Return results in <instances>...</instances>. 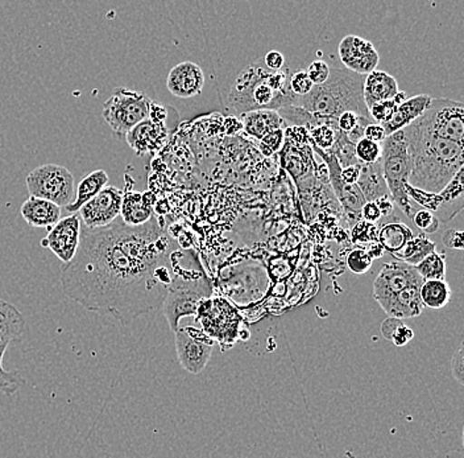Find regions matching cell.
<instances>
[{
  "label": "cell",
  "mask_w": 464,
  "mask_h": 458,
  "mask_svg": "<svg viewBox=\"0 0 464 458\" xmlns=\"http://www.w3.org/2000/svg\"><path fill=\"white\" fill-rule=\"evenodd\" d=\"M414 333L411 327L406 326L405 324L397 327L396 332H394L393 337H392V342H393L396 346H405L408 342L413 340Z\"/></svg>",
  "instance_id": "681fc988"
},
{
  "label": "cell",
  "mask_w": 464,
  "mask_h": 458,
  "mask_svg": "<svg viewBox=\"0 0 464 458\" xmlns=\"http://www.w3.org/2000/svg\"><path fill=\"white\" fill-rule=\"evenodd\" d=\"M338 56L344 69L364 77L375 72L380 63L379 52L372 43L355 34H347L341 40Z\"/></svg>",
  "instance_id": "ac0fdd59"
},
{
  "label": "cell",
  "mask_w": 464,
  "mask_h": 458,
  "mask_svg": "<svg viewBox=\"0 0 464 458\" xmlns=\"http://www.w3.org/2000/svg\"><path fill=\"white\" fill-rule=\"evenodd\" d=\"M165 118L167 109L153 103L150 117L130 130L126 136V141L138 155L155 152L165 143L168 138Z\"/></svg>",
  "instance_id": "5bb4252c"
},
{
  "label": "cell",
  "mask_w": 464,
  "mask_h": 458,
  "mask_svg": "<svg viewBox=\"0 0 464 458\" xmlns=\"http://www.w3.org/2000/svg\"><path fill=\"white\" fill-rule=\"evenodd\" d=\"M443 245L451 250L462 251L464 248L463 231L449 229L442 236Z\"/></svg>",
  "instance_id": "ee69618b"
},
{
  "label": "cell",
  "mask_w": 464,
  "mask_h": 458,
  "mask_svg": "<svg viewBox=\"0 0 464 458\" xmlns=\"http://www.w3.org/2000/svg\"><path fill=\"white\" fill-rule=\"evenodd\" d=\"M297 97L289 89V72H271L263 59L243 69L232 85L228 101L240 114L256 110H278L295 104Z\"/></svg>",
  "instance_id": "3957f363"
},
{
  "label": "cell",
  "mask_w": 464,
  "mask_h": 458,
  "mask_svg": "<svg viewBox=\"0 0 464 458\" xmlns=\"http://www.w3.org/2000/svg\"><path fill=\"white\" fill-rule=\"evenodd\" d=\"M361 164V163H359ZM359 164L351 165V167L342 168L341 178L347 185H356L361 176V168Z\"/></svg>",
  "instance_id": "f907efd6"
},
{
  "label": "cell",
  "mask_w": 464,
  "mask_h": 458,
  "mask_svg": "<svg viewBox=\"0 0 464 458\" xmlns=\"http://www.w3.org/2000/svg\"><path fill=\"white\" fill-rule=\"evenodd\" d=\"M179 250L156 216L141 226L121 217L106 228L81 226L80 246L61 268V286L87 311L130 326L164 303Z\"/></svg>",
  "instance_id": "6da1fadb"
},
{
  "label": "cell",
  "mask_w": 464,
  "mask_h": 458,
  "mask_svg": "<svg viewBox=\"0 0 464 458\" xmlns=\"http://www.w3.org/2000/svg\"><path fill=\"white\" fill-rule=\"evenodd\" d=\"M361 217L362 221L370 223H376L382 219V211L375 201L365 202L364 207L362 208Z\"/></svg>",
  "instance_id": "7dc6e473"
},
{
  "label": "cell",
  "mask_w": 464,
  "mask_h": 458,
  "mask_svg": "<svg viewBox=\"0 0 464 458\" xmlns=\"http://www.w3.org/2000/svg\"><path fill=\"white\" fill-rule=\"evenodd\" d=\"M373 259L364 248H356L347 255V267L355 275H364L372 267Z\"/></svg>",
  "instance_id": "d590c367"
},
{
  "label": "cell",
  "mask_w": 464,
  "mask_h": 458,
  "mask_svg": "<svg viewBox=\"0 0 464 458\" xmlns=\"http://www.w3.org/2000/svg\"><path fill=\"white\" fill-rule=\"evenodd\" d=\"M153 214V197L150 192L124 193L121 219L129 226H141L150 221Z\"/></svg>",
  "instance_id": "cb8c5ba5"
},
{
  "label": "cell",
  "mask_w": 464,
  "mask_h": 458,
  "mask_svg": "<svg viewBox=\"0 0 464 458\" xmlns=\"http://www.w3.org/2000/svg\"><path fill=\"white\" fill-rule=\"evenodd\" d=\"M382 179L394 205L401 209L409 219H413L417 209L409 200L405 185L409 182L411 172V161L404 132L392 133L382 143Z\"/></svg>",
  "instance_id": "5b68a950"
},
{
  "label": "cell",
  "mask_w": 464,
  "mask_h": 458,
  "mask_svg": "<svg viewBox=\"0 0 464 458\" xmlns=\"http://www.w3.org/2000/svg\"><path fill=\"white\" fill-rule=\"evenodd\" d=\"M312 148L315 153H318L324 159V163L329 168L330 184H332L334 193H335L336 199H338L339 204H341L342 209L346 213L348 221H351L350 226L353 228L356 222L361 221L359 219H361L362 208L367 202L364 196H362L358 185H347L342 180L341 164H339L338 159L335 158L332 151L324 152V151L319 150L313 143Z\"/></svg>",
  "instance_id": "4fadbf2b"
},
{
  "label": "cell",
  "mask_w": 464,
  "mask_h": 458,
  "mask_svg": "<svg viewBox=\"0 0 464 458\" xmlns=\"http://www.w3.org/2000/svg\"><path fill=\"white\" fill-rule=\"evenodd\" d=\"M423 281L426 280H445L446 277V257L440 252L434 251L428 255L422 262L416 266Z\"/></svg>",
  "instance_id": "d6a6232c"
},
{
  "label": "cell",
  "mask_w": 464,
  "mask_h": 458,
  "mask_svg": "<svg viewBox=\"0 0 464 458\" xmlns=\"http://www.w3.org/2000/svg\"><path fill=\"white\" fill-rule=\"evenodd\" d=\"M277 114L283 121L288 122L289 124L295 127H306V129L313 130L315 127L322 126V124H329V126L338 127L335 119H324L315 117V115L310 114L309 112L304 110L303 107L290 106L283 107L278 110Z\"/></svg>",
  "instance_id": "1f68e13d"
},
{
  "label": "cell",
  "mask_w": 464,
  "mask_h": 458,
  "mask_svg": "<svg viewBox=\"0 0 464 458\" xmlns=\"http://www.w3.org/2000/svg\"><path fill=\"white\" fill-rule=\"evenodd\" d=\"M434 251L435 243L433 240L429 239L425 234H420V236L409 240L402 250L393 254V258H396L400 262L406 263V265L416 267L428 255L433 254Z\"/></svg>",
  "instance_id": "4dcf8cb0"
},
{
  "label": "cell",
  "mask_w": 464,
  "mask_h": 458,
  "mask_svg": "<svg viewBox=\"0 0 464 458\" xmlns=\"http://www.w3.org/2000/svg\"><path fill=\"white\" fill-rule=\"evenodd\" d=\"M396 107L397 104L394 103L393 100L384 101V102L375 103L368 107V114L375 123L384 126L385 123L391 121L392 115L396 112Z\"/></svg>",
  "instance_id": "8d00e7d4"
},
{
  "label": "cell",
  "mask_w": 464,
  "mask_h": 458,
  "mask_svg": "<svg viewBox=\"0 0 464 458\" xmlns=\"http://www.w3.org/2000/svg\"><path fill=\"white\" fill-rule=\"evenodd\" d=\"M177 356L188 373L201 374L213 355L214 341L202 330L193 326L179 327L174 332Z\"/></svg>",
  "instance_id": "7c38bea8"
},
{
  "label": "cell",
  "mask_w": 464,
  "mask_h": 458,
  "mask_svg": "<svg viewBox=\"0 0 464 458\" xmlns=\"http://www.w3.org/2000/svg\"><path fill=\"white\" fill-rule=\"evenodd\" d=\"M283 119L274 110H256L242 114V127L251 138L261 141L268 133L281 129Z\"/></svg>",
  "instance_id": "484cf974"
},
{
  "label": "cell",
  "mask_w": 464,
  "mask_h": 458,
  "mask_svg": "<svg viewBox=\"0 0 464 458\" xmlns=\"http://www.w3.org/2000/svg\"><path fill=\"white\" fill-rule=\"evenodd\" d=\"M355 156L359 163L376 164L382 161V144L362 138L355 144Z\"/></svg>",
  "instance_id": "e575fe53"
},
{
  "label": "cell",
  "mask_w": 464,
  "mask_h": 458,
  "mask_svg": "<svg viewBox=\"0 0 464 458\" xmlns=\"http://www.w3.org/2000/svg\"><path fill=\"white\" fill-rule=\"evenodd\" d=\"M284 144V130H276V132L268 133V135L264 136L261 139V147H263V151H266L268 155L276 152V151L280 150Z\"/></svg>",
  "instance_id": "b9f144b4"
},
{
  "label": "cell",
  "mask_w": 464,
  "mask_h": 458,
  "mask_svg": "<svg viewBox=\"0 0 464 458\" xmlns=\"http://www.w3.org/2000/svg\"><path fill=\"white\" fill-rule=\"evenodd\" d=\"M402 324L404 323H402V320H399V318L388 317L382 326V333L385 340L391 341L397 327L402 326Z\"/></svg>",
  "instance_id": "816d5d0a"
},
{
  "label": "cell",
  "mask_w": 464,
  "mask_h": 458,
  "mask_svg": "<svg viewBox=\"0 0 464 458\" xmlns=\"http://www.w3.org/2000/svg\"><path fill=\"white\" fill-rule=\"evenodd\" d=\"M413 239V230L402 222H388L379 229V243L382 250L393 255Z\"/></svg>",
  "instance_id": "83f0119b"
},
{
  "label": "cell",
  "mask_w": 464,
  "mask_h": 458,
  "mask_svg": "<svg viewBox=\"0 0 464 458\" xmlns=\"http://www.w3.org/2000/svg\"><path fill=\"white\" fill-rule=\"evenodd\" d=\"M399 83L396 78L387 72L376 71L365 75L364 85H362V95H364L365 106L391 101L399 94Z\"/></svg>",
  "instance_id": "7402d4cb"
},
{
  "label": "cell",
  "mask_w": 464,
  "mask_h": 458,
  "mask_svg": "<svg viewBox=\"0 0 464 458\" xmlns=\"http://www.w3.org/2000/svg\"><path fill=\"white\" fill-rule=\"evenodd\" d=\"M451 288L446 280H426L420 288L423 307L430 309H442L451 300Z\"/></svg>",
  "instance_id": "f546056e"
},
{
  "label": "cell",
  "mask_w": 464,
  "mask_h": 458,
  "mask_svg": "<svg viewBox=\"0 0 464 458\" xmlns=\"http://www.w3.org/2000/svg\"><path fill=\"white\" fill-rule=\"evenodd\" d=\"M431 102V97L428 94L414 95L406 98V101L396 107V112L392 115L391 121L382 126L387 136L392 133L401 132L409 124L413 123L428 110Z\"/></svg>",
  "instance_id": "44dd1931"
},
{
  "label": "cell",
  "mask_w": 464,
  "mask_h": 458,
  "mask_svg": "<svg viewBox=\"0 0 464 458\" xmlns=\"http://www.w3.org/2000/svg\"><path fill=\"white\" fill-rule=\"evenodd\" d=\"M364 138L368 139V141H375V143L382 144V141H385V138H387V133H385L382 126L372 122V123L365 127Z\"/></svg>",
  "instance_id": "c3c4849f"
},
{
  "label": "cell",
  "mask_w": 464,
  "mask_h": 458,
  "mask_svg": "<svg viewBox=\"0 0 464 458\" xmlns=\"http://www.w3.org/2000/svg\"><path fill=\"white\" fill-rule=\"evenodd\" d=\"M420 286L408 287L404 291L399 292L379 306L387 313L388 317L399 318V320L417 317L425 308L420 301Z\"/></svg>",
  "instance_id": "ffe728a7"
},
{
  "label": "cell",
  "mask_w": 464,
  "mask_h": 458,
  "mask_svg": "<svg viewBox=\"0 0 464 458\" xmlns=\"http://www.w3.org/2000/svg\"><path fill=\"white\" fill-rule=\"evenodd\" d=\"M109 180L106 171H92V173L81 180L77 190H75L74 199H72L71 204L66 205L65 210L69 214H77L83 205L87 204L90 200L94 199L104 188L109 187Z\"/></svg>",
  "instance_id": "d4e9b609"
},
{
  "label": "cell",
  "mask_w": 464,
  "mask_h": 458,
  "mask_svg": "<svg viewBox=\"0 0 464 458\" xmlns=\"http://www.w3.org/2000/svg\"><path fill=\"white\" fill-rule=\"evenodd\" d=\"M264 65L268 71L278 72L285 66V57L277 51H271L263 57Z\"/></svg>",
  "instance_id": "f6af8a7d"
},
{
  "label": "cell",
  "mask_w": 464,
  "mask_h": 458,
  "mask_svg": "<svg viewBox=\"0 0 464 458\" xmlns=\"http://www.w3.org/2000/svg\"><path fill=\"white\" fill-rule=\"evenodd\" d=\"M463 344H460V346L458 347L457 353H455L454 356H452L451 367L452 374H454L457 381L459 382L460 385H463L464 379V356H463Z\"/></svg>",
  "instance_id": "bcb514c9"
},
{
  "label": "cell",
  "mask_w": 464,
  "mask_h": 458,
  "mask_svg": "<svg viewBox=\"0 0 464 458\" xmlns=\"http://www.w3.org/2000/svg\"><path fill=\"white\" fill-rule=\"evenodd\" d=\"M27 321L22 312L8 301L0 298V393L14 395L23 385V378L17 371H8L3 366L5 352L14 340L22 337Z\"/></svg>",
  "instance_id": "8fae6325"
},
{
  "label": "cell",
  "mask_w": 464,
  "mask_h": 458,
  "mask_svg": "<svg viewBox=\"0 0 464 458\" xmlns=\"http://www.w3.org/2000/svg\"><path fill=\"white\" fill-rule=\"evenodd\" d=\"M205 86V73L201 66L185 61L174 66L167 78V88L177 98H193L202 93Z\"/></svg>",
  "instance_id": "d6986e66"
},
{
  "label": "cell",
  "mask_w": 464,
  "mask_h": 458,
  "mask_svg": "<svg viewBox=\"0 0 464 458\" xmlns=\"http://www.w3.org/2000/svg\"><path fill=\"white\" fill-rule=\"evenodd\" d=\"M361 115L355 114L353 112H343L338 119H336V124H338V130L344 135H348L359 126L361 123Z\"/></svg>",
  "instance_id": "7bdbcfd3"
},
{
  "label": "cell",
  "mask_w": 464,
  "mask_h": 458,
  "mask_svg": "<svg viewBox=\"0 0 464 458\" xmlns=\"http://www.w3.org/2000/svg\"><path fill=\"white\" fill-rule=\"evenodd\" d=\"M202 332L228 349L239 337L240 316L226 298L210 297L199 306L196 316Z\"/></svg>",
  "instance_id": "9c48e42d"
},
{
  "label": "cell",
  "mask_w": 464,
  "mask_h": 458,
  "mask_svg": "<svg viewBox=\"0 0 464 458\" xmlns=\"http://www.w3.org/2000/svg\"><path fill=\"white\" fill-rule=\"evenodd\" d=\"M364 75L347 69L333 68L330 77L322 85L314 86L309 94L297 98L295 106L303 107L315 117L338 119L343 112H353L371 118L362 95Z\"/></svg>",
  "instance_id": "277c9868"
},
{
  "label": "cell",
  "mask_w": 464,
  "mask_h": 458,
  "mask_svg": "<svg viewBox=\"0 0 464 458\" xmlns=\"http://www.w3.org/2000/svg\"><path fill=\"white\" fill-rule=\"evenodd\" d=\"M153 103L144 92L116 88L102 107V117L119 141H126L130 130L150 117Z\"/></svg>",
  "instance_id": "8992f818"
},
{
  "label": "cell",
  "mask_w": 464,
  "mask_h": 458,
  "mask_svg": "<svg viewBox=\"0 0 464 458\" xmlns=\"http://www.w3.org/2000/svg\"><path fill=\"white\" fill-rule=\"evenodd\" d=\"M285 167L295 181H300V179L307 175V171H309L304 156L295 150H290L288 155H286Z\"/></svg>",
  "instance_id": "f35d334b"
},
{
  "label": "cell",
  "mask_w": 464,
  "mask_h": 458,
  "mask_svg": "<svg viewBox=\"0 0 464 458\" xmlns=\"http://www.w3.org/2000/svg\"><path fill=\"white\" fill-rule=\"evenodd\" d=\"M405 190L411 202L414 201V204L419 205L423 210L430 211L440 222H450L463 210V170H460L440 193H426L409 184L405 185Z\"/></svg>",
  "instance_id": "30bf717a"
},
{
  "label": "cell",
  "mask_w": 464,
  "mask_h": 458,
  "mask_svg": "<svg viewBox=\"0 0 464 458\" xmlns=\"http://www.w3.org/2000/svg\"><path fill=\"white\" fill-rule=\"evenodd\" d=\"M313 88H314V85H313L312 81L307 77L306 72L298 71L290 75L289 89L295 97H304V95L312 92Z\"/></svg>",
  "instance_id": "74e56055"
},
{
  "label": "cell",
  "mask_w": 464,
  "mask_h": 458,
  "mask_svg": "<svg viewBox=\"0 0 464 458\" xmlns=\"http://www.w3.org/2000/svg\"><path fill=\"white\" fill-rule=\"evenodd\" d=\"M361 168V176H359L358 187L364 196L365 201H376L382 197H390L387 185L382 179V165L376 164H359Z\"/></svg>",
  "instance_id": "4316f807"
},
{
  "label": "cell",
  "mask_w": 464,
  "mask_h": 458,
  "mask_svg": "<svg viewBox=\"0 0 464 458\" xmlns=\"http://www.w3.org/2000/svg\"><path fill=\"white\" fill-rule=\"evenodd\" d=\"M409 126L423 135L463 144V103L449 98H431L428 110Z\"/></svg>",
  "instance_id": "52a82bcc"
},
{
  "label": "cell",
  "mask_w": 464,
  "mask_h": 458,
  "mask_svg": "<svg viewBox=\"0 0 464 458\" xmlns=\"http://www.w3.org/2000/svg\"><path fill=\"white\" fill-rule=\"evenodd\" d=\"M81 222L78 214H69L49 229L48 236L42 240L43 248H49L63 263L68 265L77 254L81 239Z\"/></svg>",
  "instance_id": "e0dca14e"
},
{
  "label": "cell",
  "mask_w": 464,
  "mask_h": 458,
  "mask_svg": "<svg viewBox=\"0 0 464 458\" xmlns=\"http://www.w3.org/2000/svg\"><path fill=\"white\" fill-rule=\"evenodd\" d=\"M23 219L32 228L51 229L61 219V208L46 200L28 197L20 209Z\"/></svg>",
  "instance_id": "603a6c76"
},
{
  "label": "cell",
  "mask_w": 464,
  "mask_h": 458,
  "mask_svg": "<svg viewBox=\"0 0 464 458\" xmlns=\"http://www.w3.org/2000/svg\"><path fill=\"white\" fill-rule=\"evenodd\" d=\"M402 132L411 161L408 184L426 193H440L463 170V144L423 135L411 126Z\"/></svg>",
  "instance_id": "7a4b0ae2"
},
{
  "label": "cell",
  "mask_w": 464,
  "mask_h": 458,
  "mask_svg": "<svg viewBox=\"0 0 464 458\" xmlns=\"http://www.w3.org/2000/svg\"><path fill=\"white\" fill-rule=\"evenodd\" d=\"M422 283L423 279L416 271V267L400 260L385 263L373 281V297L377 304H382L408 287L422 286Z\"/></svg>",
  "instance_id": "2e32d148"
},
{
  "label": "cell",
  "mask_w": 464,
  "mask_h": 458,
  "mask_svg": "<svg viewBox=\"0 0 464 458\" xmlns=\"http://www.w3.org/2000/svg\"><path fill=\"white\" fill-rule=\"evenodd\" d=\"M29 197L46 200L65 208L74 199V178L68 168L57 164H44L27 176Z\"/></svg>",
  "instance_id": "ba28073f"
},
{
  "label": "cell",
  "mask_w": 464,
  "mask_h": 458,
  "mask_svg": "<svg viewBox=\"0 0 464 458\" xmlns=\"http://www.w3.org/2000/svg\"><path fill=\"white\" fill-rule=\"evenodd\" d=\"M375 202L380 211H382V217H388L393 214L394 204L391 197H382V199L376 200Z\"/></svg>",
  "instance_id": "f5cc1de1"
},
{
  "label": "cell",
  "mask_w": 464,
  "mask_h": 458,
  "mask_svg": "<svg viewBox=\"0 0 464 458\" xmlns=\"http://www.w3.org/2000/svg\"><path fill=\"white\" fill-rule=\"evenodd\" d=\"M336 130L338 127L329 126V124H322L310 130V143L324 152L332 151L336 143Z\"/></svg>",
  "instance_id": "836d02e7"
},
{
  "label": "cell",
  "mask_w": 464,
  "mask_h": 458,
  "mask_svg": "<svg viewBox=\"0 0 464 458\" xmlns=\"http://www.w3.org/2000/svg\"><path fill=\"white\" fill-rule=\"evenodd\" d=\"M413 222L423 234H434L440 229V222L430 211L419 209L413 216Z\"/></svg>",
  "instance_id": "ab89813d"
},
{
  "label": "cell",
  "mask_w": 464,
  "mask_h": 458,
  "mask_svg": "<svg viewBox=\"0 0 464 458\" xmlns=\"http://www.w3.org/2000/svg\"><path fill=\"white\" fill-rule=\"evenodd\" d=\"M123 196V190L119 188L111 185L104 188L78 211L82 226L87 229H101L111 225L121 217Z\"/></svg>",
  "instance_id": "9a60e30c"
},
{
  "label": "cell",
  "mask_w": 464,
  "mask_h": 458,
  "mask_svg": "<svg viewBox=\"0 0 464 458\" xmlns=\"http://www.w3.org/2000/svg\"><path fill=\"white\" fill-rule=\"evenodd\" d=\"M330 71H332V68H330L329 63L317 60L313 61L304 72H306L307 77L312 81L313 85L318 86L329 80Z\"/></svg>",
  "instance_id": "60d3db41"
},
{
  "label": "cell",
  "mask_w": 464,
  "mask_h": 458,
  "mask_svg": "<svg viewBox=\"0 0 464 458\" xmlns=\"http://www.w3.org/2000/svg\"><path fill=\"white\" fill-rule=\"evenodd\" d=\"M351 240L353 245L364 248L372 259L382 257V248L379 243V229L375 223L361 221L356 222L351 230Z\"/></svg>",
  "instance_id": "f1b7e54d"
}]
</instances>
